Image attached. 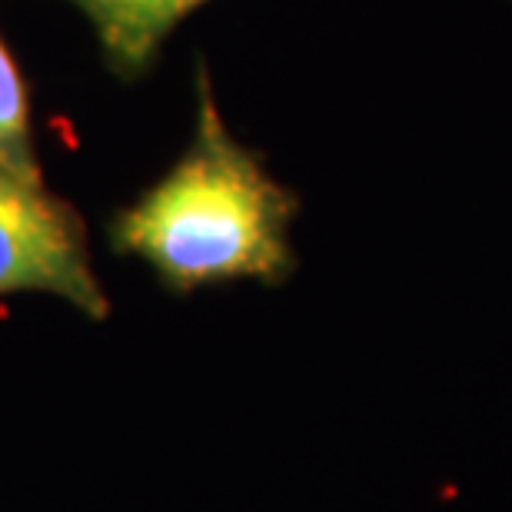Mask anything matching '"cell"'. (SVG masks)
I'll list each match as a JSON object with an SVG mask.
<instances>
[{"label":"cell","mask_w":512,"mask_h":512,"mask_svg":"<svg viewBox=\"0 0 512 512\" xmlns=\"http://www.w3.org/2000/svg\"><path fill=\"white\" fill-rule=\"evenodd\" d=\"M300 193L223 124L210 70L197 67V127L180 160L107 223L110 250L137 256L173 296L256 280L283 286L300 266L290 230Z\"/></svg>","instance_id":"1"},{"label":"cell","mask_w":512,"mask_h":512,"mask_svg":"<svg viewBox=\"0 0 512 512\" xmlns=\"http://www.w3.org/2000/svg\"><path fill=\"white\" fill-rule=\"evenodd\" d=\"M17 293L60 296L94 323L110 316L84 213L44 177L0 163V300Z\"/></svg>","instance_id":"2"},{"label":"cell","mask_w":512,"mask_h":512,"mask_svg":"<svg viewBox=\"0 0 512 512\" xmlns=\"http://www.w3.org/2000/svg\"><path fill=\"white\" fill-rule=\"evenodd\" d=\"M90 20L104 64L120 80H140L157 64L183 17L210 0H70Z\"/></svg>","instance_id":"3"},{"label":"cell","mask_w":512,"mask_h":512,"mask_svg":"<svg viewBox=\"0 0 512 512\" xmlns=\"http://www.w3.org/2000/svg\"><path fill=\"white\" fill-rule=\"evenodd\" d=\"M0 163L30 177H44L34 147V120H30V90L14 50L0 34Z\"/></svg>","instance_id":"4"}]
</instances>
